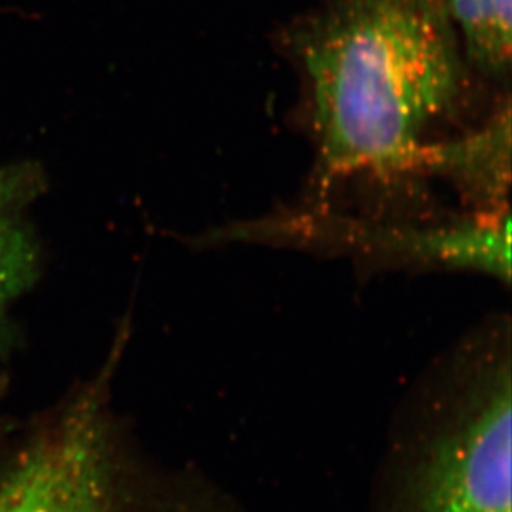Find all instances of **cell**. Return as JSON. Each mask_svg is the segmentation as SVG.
Returning <instances> with one entry per match:
<instances>
[{
  "label": "cell",
  "mask_w": 512,
  "mask_h": 512,
  "mask_svg": "<svg viewBox=\"0 0 512 512\" xmlns=\"http://www.w3.org/2000/svg\"><path fill=\"white\" fill-rule=\"evenodd\" d=\"M421 173L445 179L474 213L509 209L511 105L509 98L481 128L445 141H428Z\"/></svg>",
  "instance_id": "5"
},
{
  "label": "cell",
  "mask_w": 512,
  "mask_h": 512,
  "mask_svg": "<svg viewBox=\"0 0 512 512\" xmlns=\"http://www.w3.org/2000/svg\"><path fill=\"white\" fill-rule=\"evenodd\" d=\"M102 436L88 410L30 448L0 483V512H107Z\"/></svg>",
  "instance_id": "4"
},
{
  "label": "cell",
  "mask_w": 512,
  "mask_h": 512,
  "mask_svg": "<svg viewBox=\"0 0 512 512\" xmlns=\"http://www.w3.org/2000/svg\"><path fill=\"white\" fill-rule=\"evenodd\" d=\"M446 4L471 70L496 83H509L511 0H446Z\"/></svg>",
  "instance_id": "7"
},
{
  "label": "cell",
  "mask_w": 512,
  "mask_h": 512,
  "mask_svg": "<svg viewBox=\"0 0 512 512\" xmlns=\"http://www.w3.org/2000/svg\"><path fill=\"white\" fill-rule=\"evenodd\" d=\"M309 95L317 204L348 179L420 176L471 83L446 0H322L284 37Z\"/></svg>",
  "instance_id": "1"
},
{
  "label": "cell",
  "mask_w": 512,
  "mask_h": 512,
  "mask_svg": "<svg viewBox=\"0 0 512 512\" xmlns=\"http://www.w3.org/2000/svg\"><path fill=\"white\" fill-rule=\"evenodd\" d=\"M269 242L325 249L370 262L483 272L511 282V213H473L448 223L362 219L327 206L289 209L208 232V244Z\"/></svg>",
  "instance_id": "3"
},
{
  "label": "cell",
  "mask_w": 512,
  "mask_h": 512,
  "mask_svg": "<svg viewBox=\"0 0 512 512\" xmlns=\"http://www.w3.org/2000/svg\"><path fill=\"white\" fill-rule=\"evenodd\" d=\"M35 183L34 170L0 166V314L35 276L37 249L25 221Z\"/></svg>",
  "instance_id": "6"
},
{
  "label": "cell",
  "mask_w": 512,
  "mask_h": 512,
  "mask_svg": "<svg viewBox=\"0 0 512 512\" xmlns=\"http://www.w3.org/2000/svg\"><path fill=\"white\" fill-rule=\"evenodd\" d=\"M511 317L489 315L398 408L373 512H511Z\"/></svg>",
  "instance_id": "2"
}]
</instances>
